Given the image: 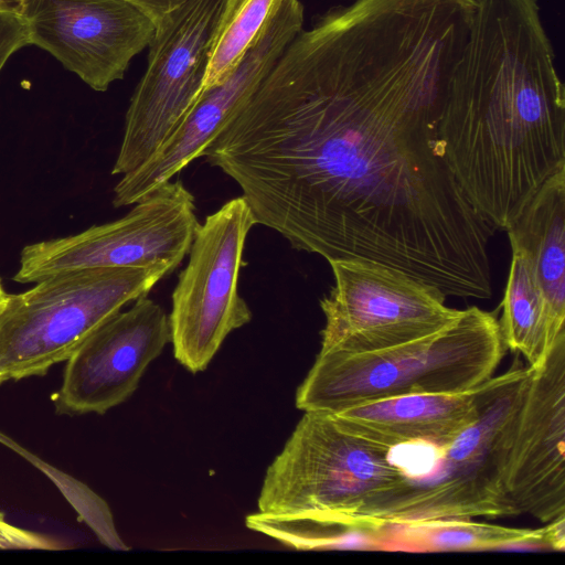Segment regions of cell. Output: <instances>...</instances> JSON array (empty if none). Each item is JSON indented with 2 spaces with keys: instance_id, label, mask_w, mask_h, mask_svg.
Wrapping results in <instances>:
<instances>
[{
  "instance_id": "1",
  "label": "cell",
  "mask_w": 565,
  "mask_h": 565,
  "mask_svg": "<svg viewBox=\"0 0 565 565\" xmlns=\"http://www.w3.org/2000/svg\"><path fill=\"white\" fill-rule=\"evenodd\" d=\"M475 0H354L286 46L204 150L255 224L328 262L365 258L445 296L492 294L495 228L438 140Z\"/></svg>"
},
{
  "instance_id": "2",
  "label": "cell",
  "mask_w": 565,
  "mask_h": 565,
  "mask_svg": "<svg viewBox=\"0 0 565 565\" xmlns=\"http://www.w3.org/2000/svg\"><path fill=\"white\" fill-rule=\"evenodd\" d=\"M437 134L461 191L495 230L565 169V87L539 0H478Z\"/></svg>"
},
{
  "instance_id": "3",
  "label": "cell",
  "mask_w": 565,
  "mask_h": 565,
  "mask_svg": "<svg viewBox=\"0 0 565 565\" xmlns=\"http://www.w3.org/2000/svg\"><path fill=\"white\" fill-rule=\"evenodd\" d=\"M531 369L518 360L476 388L478 416L445 445H404L415 462L405 483L364 519L361 530L441 520L518 515L507 480Z\"/></svg>"
},
{
  "instance_id": "4",
  "label": "cell",
  "mask_w": 565,
  "mask_h": 565,
  "mask_svg": "<svg viewBox=\"0 0 565 565\" xmlns=\"http://www.w3.org/2000/svg\"><path fill=\"white\" fill-rule=\"evenodd\" d=\"M499 320L476 306L429 337L375 352L319 351L296 406L337 413L409 394L467 393L491 379L505 353Z\"/></svg>"
},
{
  "instance_id": "5",
  "label": "cell",
  "mask_w": 565,
  "mask_h": 565,
  "mask_svg": "<svg viewBox=\"0 0 565 565\" xmlns=\"http://www.w3.org/2000/svg\"><path fill=\"white\" fill-rule=\"evenodd\" d=\"M405 481L390 448L348 431L329 413L305 412L268 466L257 507L358 534L365 516Z\"/></svg>"
},
{
  "instance_id": "6",
  "label": "cell",
  "mask_w": 565,
  "mask_h": 565,
  "mask_svg": "<svg viewBox=\"0 0 565 565\" xmlns=\"http://www.w3.org/2000/svg\"><path fill=\"white\" fill-rule=\"evenodd\" d=\"M172 271L166 264L73 270L9 295L0 315V385L45 375Z\"/></svg>"
},
{
  "instance_id": "7",
  "label": "cell",
  "mask_w": 565,
  "mask_h": 565,
  "mask_svg": "<svg viewBox=\"0 0 565 565\" xmlns=\"http://www.w3.org/2000/svg\"><path fill=\"white\" fill-rule=\"evenodd\" d=\"M334 285L321 301L320 351L375 352L435 334L462 310L445 294L402 269L365 258L329 262Z\"/></svg>"
},
{
  "instance_id": "8",
  "label": "cell",
  "mask_w": 565,
  "mask_h": 565,
  "mask_svg": "<svg viewBox=\"0 0 565 565\" xmlns=\"http://www.w3.org/2000/svg\"><path fill=\"white\" fill-rule=\"evenodd\" d=\"M254 225L246 200L238 196L196 226L169 316L174 358L191 373L204 371L225 338L252 320L237 282Z\"/></svg>"
},
{
  "instance_id": "9",
  "label": "cell",
  "mask_w": 565,
  "mask_h": 565,
  "mask_svg": "<svg viewBox=\"0 0 565 565\" xmlns=\"http://www.w3.org/2000/svg\"><path fill=\"white\" fill-rule=\"evenodd\" d=\"M198 224L194 196L171 179L116 221L24 246L12 279L34 284L73 270L154 264L174 270L189 254Z\"/></svg>"
},
{
  "instance_id": "10",
  "label": "cell",
  "mask_w": 565,
  "mask_h": 565,
  "mask_svg": "<svg viewBox=\"0 0 565 565\" xmlns=\"http://www.w3.org/2000/svg\"><path fill=\"white\" fill-rule=\"evenodd\" d=\"M224 0H186L156 26L147 67L130 98L113 175L149 159L195 104Z\"/></svg>"
},
{
  "instance_id": "11",
  "label": "cell",
  "mask_w": 565,
  "mask_h": 565,
  "mask_svg": "<svg viewBox=\"0 0 565 565\" xmlns=\"http://www.w3.org/2000/svg\"><path fill=\"white\" fill-rule=\"evenodd\" d=\"M305 9L286 0L246 53L233 75L203 93L183 120L141 166L121 175L113 205H132L168 182L204 150L238 111L290 41L302 30Z\"/></svg>"
},
{
  "instance_id": "12",
  "label": "cell",
  "mask_w": 565,
  "mask_h": 565,
  "mask_svg": "<svg viewBox=\"0 0 565 565\" xmlns=\"http://www.w3.org/2000/svg\"><path fill=\"white\" fill-rule=\"evenodd\" d=\"M34 44L96 92L125 76L156 25L126 0H17Z\"/></svg>"
},
{
  "instance_id": "13",
  "label": "cell",
  "mask_w": 565,
  "mask_h": 565,
  "mask_svg": "<svg viewBox=\"0 0 565 565\" xmlns=\"http://www.w3.org/2000/svg\"><path fill=\"white\" fill-rule=\"evenodd\" d=\"M171 342L169 316L147 296L99 326L65 361L58 415H103L128 399Z\"/></svg>"
},
{
  "instance_id": "14",
  "label": "cell",
  "mask_w": 565,
  "mask_h": 565,
  "mask_svg": "<svg viewBox=\"0 0 565 565\" xmlns=\"http://www.w3.org/2000/svg\"><path fill=\"white\" fill-rule=\"evenodd\" d=\"M530 369L507 487L516 514L547 523L565 515V335Z\"/></svg>"
},
{
  "instance_id": "15",
  "label": "cell",
  "mask_w": 565,
  "mask_h": 565,
  "mask_svg": "<svg viewBox=\"0 0 565 565\" xmlns=\"http://www.w3.org/2000/svg\"><path fill=\"white\" fill-rule=\"evenodd\" d=\"M476 388L394 396L329 414L348 431L390 449L411 444L441 446L476 420Z\"/></svg>"
},
{
  "instance_id": "16",
  "label": "cell",
  "mask_w": 565,
  "mask_h": 565,
  "mask_svg": "<svg viewBox=\"0 0 565 565\" xmlns=\"http://www.w3.org/2000/svg\"><path fill=\"white\" fill-rule=\"evenodd\" d=\"M505 231L541 289L551 349L565 335V169L541 185Z\"/></svg>"
},
{
  "instance_id": "17",
  "label": "cell",
  "mask_w": 565,
  "mask_h": 565,
  "mask_svg": "<svg viewBox=\"0 0 565 565\" xmlns=\"http://www.w3.org/2000/svg\"><path fill=\"white\" fill-rule=\"evenodd\" d=\"M372 546L416 552H471L505 547L565 548V515L541 529H519L472 519L441 520L383 527L371 534Z\"/></svg>"
},
{
  "instance_id": "18",
  "label": "cell",
  "mask_w": 565,
  "mask_h": 565,
  "mask_svg": "<svg viewBox=\"0 0 565 565\" xmlns=\"http://www.w3.org/2000/svg\"><path fill=\"white\" fill-rule=\"evenodd\" d=\"M499 324L505 348L521 353L527 366L536 367L544 361L551 350L544 299L526 258L514 248Z\"/></svg>"
},
{
  "instance_id": "19",
  "label": "cell",
  "mask_w": 565,
  "mask_h": 565,
  "mask_svg": "<svg viewBox=\"0 0 565 565\" xmlns=\"http://www.w3.org/2000/svg\"><path fill=\"white\" fill-rule=\"evenodd\" d=\"M285 1L224 0L209 42L199 97L233 75Z\"/></svg>"
},
{
  "instance_id": "20",
  "label": "cell",
  "mask_w": 565,
  "mask_h": 565,
  "mask_svg": "<svg viewBox=\"0 0 565 565\" xmlns=\"http://www.w3.org/2000/svg\"><path fill=\"white\" fill-rule=\"evenodd\" d=\"M30 44L29 25L17 0H0V73L17 51Z\"/></svg>"
},
{
  "instance_id": "21",
  "label": "cell",
  "mask_w": 565,
  "mask_h": 565,
  "mask_svg": "<svg viewBox=\"0 0 565 565\" xmlns=\"http://www.w3.org/2000/svg\"><path fill=\"white\" fill-rule=\"evenodd\" d=\"M64 544L45 534L9 523L0 512V550H61Z\"/></svg>"
},
{
  "instance_id": "22",
  "label": "cell",
  "mask_w": 565,
  "mask_h": 565,
  "mask_svg": "<svg viewBox=\"0 0 565 565\" xmlns=\"http://www.w3.org/2000/svg\"><path fill=\"white\" fill-rule=\"evenodd\" d=\"M145 14H147L157 26L160 21L172 10L184 3L186 0H126Z\"/></svg>"
},
{
  "instance_id": "23",
  "label": "cell",
  "mask_w": 565,
  "mask_h": 565,
  "mask_svg": "<svg viewBox=\"0 0 565 565\" xmlns=\"http://www.w3.org/2000/svg\"><path fill=\"white\" fill-rule=\"evenodd\" d=\"M9 300V294L4 290L0 281V315L3 312Z\"/></svg>"
}]
</instances>
